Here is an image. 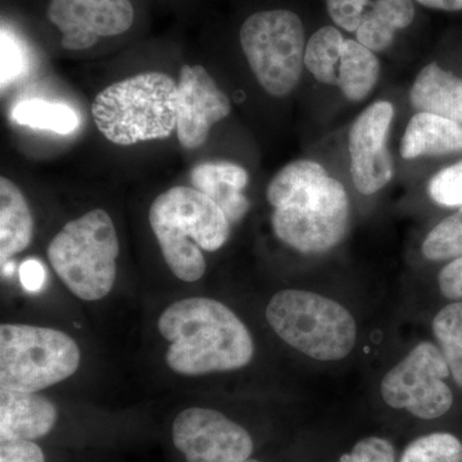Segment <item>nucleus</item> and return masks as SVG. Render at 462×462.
<instances>
[{"mask_svg":"<svg viewBox=\"0 0 462 462\" xmlns=\"http://www.w3.org/2000/svg\"><path fill=\"white\" fill-rule=\"evenodd\" d=\"M273 233L300 254H324L345 239L349 200L343 185L310 160L282 167L270 181Z\"/></svg>","mask_w":462,"mask_h":462,"instance_id":"nucleus-1","label":"nucleus"},{"mask_svg":"<svg viewBox=\"0 0 462 462\" xmlns=\"http://www.w3.org/2000/svg\"><path fill=\"white\" fill-rule=\"evenodd\" d=\"M158 330L169 342L166 363L180 375L234 372L254 357V339L247 327L229 307L211 298H185L172 303L158 319Z\"/></svg>","mask_w":462,"mask_h":462,"instance_id":"nucleus-2","label":"nucleus"},{"mask_svg":"<svg viewBox=\"0 0 462 462\" xmlns=\"http://www.w3.org/2000/svg\"><path fill=\"white\" fill-rule=\"evenodd\" d=\"M149 224L167 266L187 282L205 275L202 251H218L230 236L223 209L193 187H173L160 194L149 208Z\"/></svg>","mask_w":462,"mask_h":462,"instance_id":"nucleus-3","label":"nucleus"},{"mask_svg":"<svg viewBox=\"0 0 462 462\" xmlns=\"http://www.w3.org/2000/svg\"><path fill=\"white\" fill-rule=\"evenodd\" d=\"M178 83L163 72H143L109 85L91 106L94 123L121 147L169 138L178 125Z\"/></svg>","mask_w":462,"mask_h":462,"instance_id":"nucleus-4","label":"nucleus"},{"mask_svg":"<svg viewBox=\"0 0 462 462\" xmlns=\"http://www.w3.org/2000/svg\"><path fill=\"white\" fill-rule=\"evenodd\" d=\"M47 254L58 278L80 300H102L114 288L120 243L105 209L67 223L51 240Z\"/></svg>","mask_w":462,"mask_h":462,"instance_id":"nucleus-5","label":"nucleus"},{"mask_svg":"<svg viewBox=\"0 0 462 462\" xmlns=\"http://www.w3.org/2000/svg\"><path fill=\"white\" fill-rule=\"evenodd\" d=\"M266 319L285 343L315 360H342L356 345L357 330L348 310L311 291H279L267 305Z\"/></svg>","mask_w":462,"mask_h":462,"instance_id":"nucleus-6","label":"nucleus"},{"mask_svg":"<svg viewBox=\"0 0 462 462\" xmlns=\"http://www.w3.org/2000/svg\"><path fill=\"white\" fill-rule=\"evenodd\" d=\"M78 343L63 331L26 324L0 327V389L42 391L74 375Z\"/></svg>","mask_w":462,"mask_h":462,"instance_id":"nucleus-7","label":"nucleus"},{"mask_svg":"<svg viewBox=\"0 0 462 462\" xmlns=\"http://www.w3.org/2000/svg\"><path fill=\"white\" fill-rule=\"evenodd\" d=\"M240 45L258 84L270 96L287 97L305 65V27L287 9L257 12L240 27Z\"/></svg>","mask_w":462,"mask_h":462,"instance_id":"nucleus-8","label":"nucleus"},{"mask_svg":"<svg viewBox=\"0 0 462 462\" xmlns=\"http://www.w3.org/2000/svg\"><path fill=\"white\" fill-rule=\"evenodd\" d=\"M449 373L442 349L422 342L384 376L383 400L424 420L440 418L454 402V394L445 383Z\"/></svg>","mask_w":462,"mask_h":462,"instance_id":"nucleus-9","label":"nucleus"},{"mask_svg":"<svg viewBox=\"0 0 462 462\" xmlns=\"http://www.w3.org/2000/svg\"><path fill=\"white\" fill-rule=\"evenodd\" d=\"M172 442L187 462H243L251 458L254 440L224 413L190 407L172 422Z\"/></svg>","mask_w":462,"mask_h":462,"instance_id":"nucleus-10","label":"nucleus"},{"mask_svg":"<svg viewBox=\"0 0 462 462\" xmlns=\"http://www.w3.org/2000/svg\"><path fill=\"white\" fill-rule=\"evenodd\" d=\"M393 117V105L379 100L365 109L349 130L352 180L365 196L378 193L393 178V161L387 145Z\"/></svg>","mask_w":462,"mask_h":462,"instance_id":"nucleus-11","label":"nucleus"},{"mask_svg":"<svg viewBox=\"0 0 462 462\" xmlns=\"http://www.w3.org/2000/svg\"><path fill=\"white\" fill-rule=\"evenodd\" d=\"M47 14L69 51L89 50L99 38L121 35L134 23L130 0H51Z\"/></svg>","mask_w":462,"mask_h":462,"instance_id":"nucleus-12","label":"nucleus"},{"mask_svg":"<svg viewBox=\"0 0 462 462\" xmlns=\"http://www.w3.org/2000/svg\"><path fill=\"white\" fill-rule=\"evenodd\" d=\"M178 134L182 148L205 144L216 124L231 112L230 100L203 66L184 65L178 81Z\"/></svg>","mask_w":462,"mask_h":462,"instance_id":"nucleus-13","label":"nucleus"},{"mask_svg":"<svg viewBox=\"0 0 462 462\" xmlns=\"http://www.w3.org/2000/svg\"><path fill=\"white\" fill-rule=\"evenodd\" d=\"M58 409L38 392L0 389V440H38L56 427Z\"/></svg>","mask_w":462,"mask_h":462,"instance_id":"nucleus-14","label":"nucleus"},{"mask_svg":"<svg viewBox=\"0 0 462 462\" xmlns=\"http://www.w3.org/2000/svg\"><path fill=\"white\" fill-rule=\"evenodd\" d=\"M191 187L206 194L223 209L230 224L239 223L251 208L245 196L249 175L242 166L233 162H203L190 172Z\"/></svg>","mask_w":462,"mask_h":462,"instance_id":"nucleus-15","label":"nucleus"},{"mask_svg":"<svg viewBox=\"0 0 462 462\" xmlns=\"http://www.w3.org/2000/svg\"><path fill=\"white\" fill-rule=\"evenodd\" d=\"M462 153V125L440 116L418 112L404 130L401 156H446Z\"/></svg>","mask_w":462,"mask_h":462,"instance_id":"nucleus-16","label":"nucleus"},{"mask_svg":"<svg viewBox=\"0 0 462 462\" xmlns=\"http://www.w3.org/2000/svg\"><path fill=\"white\" fill-rule=\"evenodd\" d=\"M410 102L418 112L440 116L462 125V79L437 63H430L416 76Z\"/></svg>","mask_w":462,"mask_h":462,"instance_id":"nucleus-17","label":"nucleus"},{"mask_svg":"<svg viewBox=\"0 0 462 462\" xmlns=\"http://www.w3.org/2000/svg\"><path fill=\"white\" fill-rule=\"evenodd\" d=\"M35 223L29 203L14 181L0 178V260L16 256L29 247Z\"/></svg>","mask_w":462,"mask_h":462,"instance_id":"nucleus-18","label":"nucleus"},{"mask_svg":"<svg viewBox=\"0 0 462 462\" xmlns=\"http://www.w3.org/2000/svg\"><path fill=\"white\" fill-rule=\"evenodd\" d=\"M412 0H376L356 32L358 42L370 51H387L394 42L398 30L406 29L415 20Z\"/></svg>","mask_w":462,"mask_h":462,"instance_id":"nucleus-19","label":"nucleus"},{"mask_svg":"<svg viewBox=\"0 0 462 462\" xmlns=\"http://www.w3.org/2000/svg\"><path fill=\"white\" fill-rule=\"evenodd\" d=\"M378 57L357 41L346 39L338 69V83L343 96L352 102H361L370 96L378 84Z\"/></svg>","mask_w":462,"mask_h":462,"instance_id":"nucleus-20","label":"nucleus"},{"mask_svg":"<svg viewBox=\"0 0 462 462\" xmlns=\"http://www.w3.org/2000/svg\"><path fill=\"white\" fill-rule=\"evenodd\" d=\"M14 120L23 126L47 132L62 134L74 133L80 126V117L75 109L63 103L44 99H26L14 106Z\"/></svg>","mask_w":462,"mask_h":462,"instance_id":"nucleus-21","label":"nucleus"},{"mask_svg":"<svg viewBox=\"0 0 462 462\" xmlns=\"http://www.w3.org/2000/svg\"><path fill=\"white\" fill-rule=\"evenodd\" d=\"M346 39L334 26H324L306 44L305 66L316 80L337 85Z\"/></svg>","mask_w":462,"mask_h":462,"instance_id":"nucleus-22","label":"nucleus"},{"mask_svg":"<svg viewBox=\"0 0 462 462\" xmlns=\"http://www.w3.org/2000/svg\"><path fill=\"white\" fill-rule=\"evenodd\" d=\"M433 331L455 382L462 388V300H456L438 312Z\"/></svg>","mask_w":462,"mask_h":462,"instance_id":"nucleus-23","label":"nucleus"},{"mask_svg":"<svg viewBox=\"0 0 462 462\" xmlns=\"http://www.w3.org/2000/svg\"><path fill=\"white\" fill-rule=\"evenodd\" d=\"M421 251L427 260L436 263L462 256V207L431 229Z\"/></svg>","mask_w":462,"mask_h":462,"instance_id":"nucleus-24","label":"nucleus"},{"mask_svg":"<svg viewBox=\"0 0 462 462\" xmlns=\"http://www.w3.org/2000/svg\"><path fill=\"white\" fill-rule=\"evenodd\" d=\"M400 462H462V443L449 433L420 437L407 446Z\"/></svg>","mask_w":462,"mask_h":462,"instance_id":"nucleus-25","label":"nucleus"},{"mask_svg":"<svg viewBox=\"0 0 462 462\" xmlns=\"http://www.w3.org/2000/svg\"><path fill=\"white\" fill-rule=\"evenodd\" d=\"M430 199L439 206L462 207V161L440 170L428 185Z\"/></svg>","mask_w":462,"mask_h":462,"instance_id":"nucleus-26","label":"nucleus"},{"mask_svg":"<svg viewBox=\"0 0 462 462\" xmlns=\"http://www.w3.org/2000/svg\"><path fill=\"white\" fill-rule=\"evenodd\" d=\"M339 462H396L394 447L387 439L370 437L360 440Z\"/></svg>","mask_w":462,"mask_h":462,"instance_id":"nucleus-27","label":"nucleus"},{"mask_svg":"<svg viewBox=\"0 0 462 462\" xmlns=\"http://www.w3.org/2000/svg\"><path fill=\"white\" fill-rule=\"evenodd\" d=\"M333 23L346 32H356L370 0H325Z\"/></svg>","mask_w":462,"mask_h":462,"instance_id":"nucleus-28","label":"nucleus"},{"mask_svg":"<svg viewBox=\"0 0 462 462\" xmlns=\"http://www.w3.org/2000/svg\"><path fill=\"white\" fill-rule=\"evenodd\" d=\"M23 67V53L17 39L7 29H2V87L12 83Z\"/></svg>","mask_w":462,"mask_h":462,"instance_id":"nucleus-29","label":"nucleus"},{"mask_svg":"<svg viewBox=\"0 0 462 462\" xmlns=\"http://www.w3.org/2000/svg\"><path fill=\"white\" fill-rule=\"evenodd\" d=\"M0 462H45L35 440H0Z\"/></svg>","mask_w":462,"mask_h":462,"instance_id":"nucleus-30","label":"nucleus"},{"mask_svg":"<svg viewBox=\"0 0 462 462\" xmlns=\"http://www.w3.org/2000/svg\"><path fill=\"white\" fill-rule=\"evenodd\" d=\"M438 284L443 296L452 300H462V256L454 258L439 273Z\"/></svg>","mask_w":462,"mask_h":462,"instance_id":"nucleus-31","label":"nucleus"},{"mask_svg":"<svg viewBox=\"0 0 462 462\" xmlns=\"http://www.w3.org/2000/svg\"><path fill=\"white\" fill-rule=\"evenodd\" d=\"M44 281V270L42 264L36 261H27L21 267V282L27 289H36L41 287Z\"/></svg>","mask_w":462,"mask_h":462,"instance_id":"nucleus-32","label":"nucleus"},{"mask_svg":"<svg viewBox=\"0 0 462 462\" xmlns=\"http://www.w3.org/2000/svg\"><path fill=\"white\" fill-rule=\"evenodd\" d=\"M418 2L425 7L439 9V11L457 12L462 9V0H418Z\"/></svg>","mask_w":462,"mask_h":462,"instance_id":"nucleus-33","label":"nucleus"},{"mask_svg":"<svg viewBox=\"0 0 462 462\" xmlns=\"http://www.w3.org/2000/svg\"><path fill=\"white\" fill-rule=\"evenodd\" d=\"M243 462H260L257 460H254V458H248V460L243 461Z\"/></svg>","mask_w":462,"mask_h":462,"instance_id":"nucleus-34","label":"nucleus"}]
</instances>
